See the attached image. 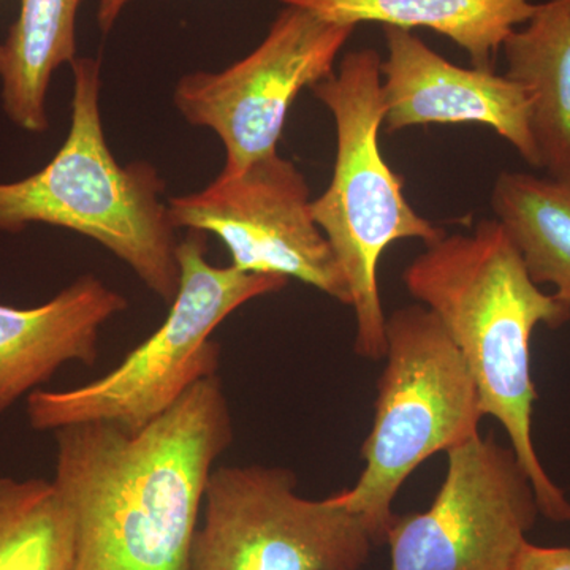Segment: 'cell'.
I'll use <instances>...</instances> for the list:
<instances>
[{
  "mask_svg": "<svg viewBox=\"0 0 570 570\" xmlns=\"http://www.w3.org/2000/svg\"><path fill=\"white\" fill-rule=\"evenodd\" d=\"M52 434V483L73 527L71 570H190L209 475L234 442L219 377L135 433L88 422Z\"/></svg>",
  "mask_w": 570,
  "mask_h": 570,
  "instance_id": "obj_1",
  "label": "cell"
},
{
  "mask_svg": "<svg viewBox=\"0 0 570 570\" xmlns=\"http://www.w3.org/2000/svg\"><path fill=\"white\" fill-rule=\"evenodd\" d=\"M403 281L459 347L483 414L504 428L510 449L531 480L540 513L570 523V502L540 461L532 439L538 392L531 374L535 328L568 324V307L531 279L497 219L480 220L471 234H445L425 246Z\"/></svg>",
  "mask_w": 570,
  "mask_h": 570,
  "instance_id": "obj_2",
  "label": "cell"
},
{
  "mask_svg": "<svg viewBox=\"0 0 570 570\" xmlns=\"http://www.w3.org/2000/svg\"><path fill=\"white\" fill-rule=\"evenodd\" d=\"M70 67L69 134L37 174L0 183V232L21 234L45 224L86 236L171 305L181 272L164 179L151 164H119L108 148L100 112L102 62L77 58Z\"/></svg>",
  "mask_w": 570,
  "mask_h": 570,
  "instance_id": "obj_3",
  "label": "cell"
},
{
  "mask_svg": "<svg viewBox=\"0 0 570 570\" xmlns=\"http://www.w3.org/2000/svg\"><path fill=\"white\" fill-rule=\"evenodd\" d=\"M381 62L373 48L347 52L332 77L311 88L336 127L332 181L313 200V216L346 277L355 314V351L367 360L384 358L387 351V316L377 275L382 255L403 239H420L428 246L445 235L412 208L403 178L382 156Z\"/></svg>",
  "mask_w": 570,
  "mask_h": 570,
  "instance_id": "obj_4",
  "label": "cell"
},
{
  "mask_svg": "<svg viewBox=\"0 0 570 570\" xmlns=\"http://www.w3.org/2000/svg\"><path fill=\"white\" fill-rule=\"evenodd\" d=\"M206 254V234L189 230L179 242V288L164 324L105 376L63 392L31 393L29 425L55 433L107 422L135 433L170 411L198 382L217 376V326L246 303L284 291L288 279L216 266Z\"/></svg>",
  "mask_w": 570,
  "mask_h": 570,
  "instance_id": "obj_5",
  "label": "cell"
},
{
  "mask_svg": "<svg viewBox=\"0 0 570 570\" xmlns=\"http://www.w3.org/2000/svg\"><path fill=\"white\" fill-rule=\"evenodd\" d=\"M384 371L377 382L374 422L362 445L365 469L340 498L385 542L393 502L409 475L436 453L479 436L485 417L466 362L436 314L400 307L385 324Z\"/></svg>",
  "mask_w": 570,
  "mask_h": 570,
  "instance_id": "obj_6",
  "label": "cell"
},
{
  "mask_svg": "<svg viewBox=\"0 0 570 570\" xmlns=\"http://www.w3.org/2000/svg\"><path fill=\"white\" fill-rule=\"evenodd\" d=\"M294 471L216 466L190 570H362L374 540L340 493L299 497Z\"/></svg>",
  "mask_w": 570,
  "mask_h": 570,
  "instance_id": "obj_7",
  "label": "cell"
},
{
  "mask_svg": "<svg viewBox=\"0 0 570 570\" xmlns=\"http://www.w3.org/2000/svg\"><path fill=\"white\" fill-rule=\"evenodd\" d=\"M354 31L355 26L284 6L246 58L220 71H193L179 78L176 110L190 126L213 130L223 141L220 175H239L277 153L296 97L335 73L337 56Z\"/></svg>",
  "mask_w": 570,
  "mask_h": 570,
  "instance_id": "obj_8",
  "label": "cell"
},
{
  "mask_svg": "<svg viewBox=\"0 0 570 570\" xmlns=\"http://www.w3.org/2000/svg\"><path fill=\"white\" fill-rule=\"evenodd\" d=\"M448 456L433 504L390 527L389 570H513L540 513L530 478L493 434Z\"/></svg>",
  "mask_w": 570,
  "mask_h": 570,
  "instance_id": "obj_9",
  "label": "cell"
},
{
  "mask_svg": "<svg viewBox=\"0 0 570 570\" xmlns=\"http://www.w3.org/2000/svg\"><path fill=\"white\" fill-rule=\"evenodd\" d=\"M167 204L176 228L217 236L239 272L296 279L351 306L346 277L314 219L306 176L279 153Z\"/></svg>",
  "mask_w": 570,
  "mask_h": 570,
  "instance_id": "obj_10",
  "label": "cell"
},
{
  "mask_svg": "<svg viewBox=\"0 0 570 570\" xmlns=\"http://www.w3.org/2000/svg\"><path fill=\"white\" fill-rule=\"evenodd\" d=\"M384 126L389 134L430 124L490 127L535 170H542L527 92L505 75L455 66L407 29L382 26Z\"/></svg>",
  "mask_w": 570,
  "mask_h": 570,
  "instance_id": "obj_11",
  "label": "cell"
},
{
  "mask_svg": "<svg viewBox=\"0 0 570 570\" xmlns=\"http://www.w3.org/2000/svg\"><path fill=\"white\" fill-rule=\"evenodd\" d=\"M127 306L126 296L96 275L78 277L43 305L0 303V417L67 363L92 366L104 325Z\"/></svg>",
  "mask_w": 570,
  "mask_h": 570,
  "instance_id": "obj_12",
  "label": "cell"
},
{
  "mask_svg": "<svg viewBox=\"0 0 570 570\" xmlns=\"http://www.w3.org/2000/svg\"><path fill=\"white\" fill-rule=\"evenodd\" d=\"M505 77L527 92L547 175H570V0L538 3L502 45Z\"/></svg>",
  "mask_w": 570,
  "mask_h": 570,
  "instance_id": "obj_13",
  "label": "cell"
},
{
  "mask_svg": "<svg viewBox=\"0 0 570 570\" xmlns=\"http://www.w3.org/2000/svg\"><path fill=\"white\" fill-rule=\"evenodd\" d=\"M336 24L426 28L448 37L466 52L472 67L497 69L499 51L510 33L534 14L531 0H279Z\"/></svg>",
  "mask_w": 570,
  "mask_h": 570,
  "instance_id": "obj_14",
  "label": "cell"
},
{
  "mask_svg": "<svg viewBox=\"0 0 570 570\" xmlns=\"http://www.w3.org/2000/svg\"><path fill=\"white\" fill-rule=\"evenodd\" d=\"M82 0H21L17 21L2 41L0 99L18 129L50 127L47 100L52 75L77 56V18Z\"/></svg>",
  "mask_w": 570,
  "mask_h": 570,
  "instance_id": "obj_15",
  "label": "cell"
},
{
  "mask_svg": "<svg viewBox=\"0 0 570 570\" xmlns=\"http://www.w3.org/2000/svg\"><path fill=\"white\" fill-rule=\"evenodd\" d=\"M491 208L531 279L551 285L570 311V175L502 171L491 190Z\"/></svg>",
  "mask_w": 570,
  "mask_h": 570,
  "instance_id": "obj_16",
  "label": "cell"
},
{
  "mask_svg": "<svg viewBox=\"0 0 570 570\" xmlns=\"http://www.w3.org/2000/svg\"><path fill=\"white\" fill-rule=\"evenodd\" d=\"M73 527L52 480L0 478V570H71Z\"/></svg>",
  "mask_w": 570,
  "mask_h": 570,
  "instance_id": "obj_17",
  "label": "cell"
},
{
  "mask_svg": "<svg viewBox=\"0 0 570 570\" xmlns=\"http://www.w3.org/2000/svg\"><path fill=\"white\" fill-rule=\"evenodd\" d=\"M513 570H570V547H539L528 540Z\"/></svg>",
  "mask_w": 570,
  "mask_h": 570,
  "instance_id": "obj_18",
  "label": "cell"
},
{
  "mask_svg": "<svg viewBox=\"0 0 570 570\" xmlns=\"http://www.w3.org/2000/svg\"><path fill=\"white\" fill-rule=\"evenodd\" d=\"M130 2L132 0H100L99 9H97V24H99L100 31L110 32Z\"/></svg>",
  "mask_w": 570,
  "mask_h": 570,
  "instance_id": "obj_19",
  "label": "cell"
},
{
  "mask_svg": "<svg viewBox=\"0 0 570 570\" xmlns=\"http://www.w3.org/2000/svg\"><path fill=\"white\" fill-rule=\"evenodd\" d=\"M0 56H2V43H0Z\"/></svg>",
  "mask_w": 570,
  "mask_h": 570,
  "instance_id": "obj_20",
  "label": "cell"
}]
</instances>
